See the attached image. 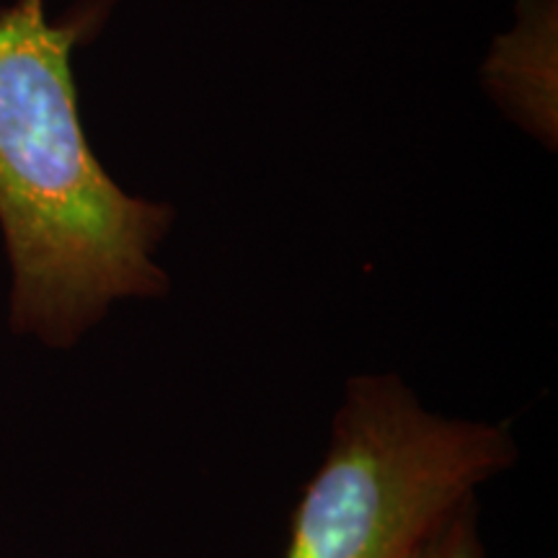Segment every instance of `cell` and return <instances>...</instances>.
I'll list each match as a JSON object with an SVG mask.
<instances>
[{"label": "cell", "instance_id": "3957f363", "mask_svg": "<svg viewBox=\"0 0 558 558\" xmlns=\"http://www.w3.org/2000/svg\"><path fill=\"white\" fill-rule=\"evenodd\" d=\"M414 558H486L478 533V501L471 499L424 541Z\"/></svg>", "mask_w": 558, "mask_h": 558}, {"label": "cell", "instance_id": "7a4b0ae2", "mask_svg": "<svg viewBox=\"0 0 558 558\" xmlns=\"http://www.w3.org/2000/svg\"><path fill=\"white\" fill-rule=\"evenodd\" d=\"M518 456L507 422L429 411L393 373L354 375L292 512L284 558H414Z\"/></svg>", "mask_w": 558, "mask_h": 558}, {"label": "cell", "instance_id": "6da1fadb", "mask_svg": "<svg viewBox=\"0 0 558 558\" xmlns=\"http://www.w3.org/2000/svg\"><path fill=\"white\" fill-rule=\"evenodd\" d=\"M114 0L50 21L45 0L0 11V233L11 267L9 326L73 349L117 300L160 298L156 251L173 209L132 197L104 171L78 114L73 47Z\"/></svg>", "mask_w": 558, "mask_h": 558}]
</instances>
